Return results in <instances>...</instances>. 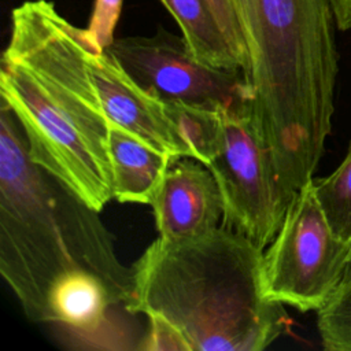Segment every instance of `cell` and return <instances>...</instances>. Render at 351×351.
Returning <instances> with one entry per match:
<instances>
[{
	"label": "cell",
	"mask_w": 351,
	"mask_h": 351,
	"mask_svg": "<svg viewBox=\"0 0 351 351\" xmlns=\"http://www.w3.org/2000/svg\"><path fill=\"white\" fill-rule=\"evenodd\" d=\"M88 38L52 1H23L11 14L0 90L32 162L101 211L114 199L110 119L88 70Z\"/></svg>",
	"instance_id": "6da1fadb"
},
{
	"label": "cell",
	"mask_w": 351,
	"mask_h": 351,
	"mask_svg": "<svg viewBox=\"0 0 351 351\" xmlns=\"http://www.w3.org/2000/svg\"><path fill=\"white\" fill-rule=\"evenodd\" d=\"M255 132L288 200L314 178L332 132L339 73L332 0H239Z\"/></svg>",
	"instance_id": "7a4b0ae2"
},
{
	"label": "cell",
	"mask_w": 351,
	"mask_h": 351,
	"mask_svg": "<svg viewBox=\"0 0 351 351\" xmlns=\"http://www.w3.org/2000/svg\"><path fill=\"white\" fill-rule=\"evenodd\" d=\"M263 251L223 226L188 239L158 237L132 267L126 310L165 317L191 351H262L291 325L284 304L263 293Z\"/></svg>",
	"instance_id": "3957f363"
},
{
	"label": "cell",
	"mask_w": 351,
	"mask_h": 351,
	"mask_svg": "<svg viewBox=\"0 0 351 351\" xmlns=\"http://www.w3.org/2000/svg\"><path fill=\"white\" fill-rule=\"evenodd\" d=\"M97 213L32 162L16 118L1 104L0 273L29 319L47 322L51 288L75 267L101 274L129 304L133 271L118 261Z\"/></svg>",
	"instance_id": "277c9868"
},
{
	"label": "cell",
	"mask_w": 351,
	"mask_h": 351,
	"mask_svg": "<svg viewBox=\"0 0 351 351\" xmlns=\"http://www.w3.org/2000/svg\"><path fill=\"white\" fill-rule=\"evenodd\" d=\"M350 243L332 230L313 180L296 191L262 258V289L269 300L302 313L321 310L340 287Z\"/></svg>",
	"instance_id": "5b68a950"
},
{
	"label": "cell",
	"mask_w": 351,
	"mask_h": 351,
	"mask_svg": "<svg viewBox=\"0 0 351 351\" xmlns=\"http://www.w3.org/2000/svg\"><path fill=\"white\" fill-rule=\"evenodd\" d=\"M206 166L221 192V226L265 250L291 200L281 189L270 151L258 137L248 110L222 112L215 151Z\"/></svg>",
	"instance_id": "8992f818"
},
{
	"label": "cell",
	"mask_w": 351,
	"mask_h": 351,
	"mask_svg": "<svg viewBox=\"0 0 351 351\" xmlns=\"http://www.w3.org/2000/svg\"><path fill=\"white\" fill-rule=\"evenodd\" d=\"M107 51L151 96L215 112L248 110L241 70L213 67L196 59L182 36L159 27L152 36L114 38Z\"/></svg>",
	"instance_id": "52a82bcc"
},
{
	"label": "cell",
	"mask_w": 351,
	"mask_h": 351,
	"mask_svg": "<svg viewBox=\"0 0 351 351\" xmlns=\"http://www.w3.org/2000/svg\"><path fill=\"white\" fill-rule=\"evenodd\" d=\"M86 63L97 97L111 122L123 126L174 159L192 158V151L169 117L166 104L145 92L90 34Z\"/></svg>",
	"instance_id": "ba28073f"
},
{
	"label": "cell",
	"mask_w": 351,
	"mask_h": 351,
	"mask_svg": "<svg viewBox=\"0 0 351 351\" xmlns=\"http://www.w3.org/2000/svg\"><path fill=\"white\" fill-rule=\"evenodd\" d=\"M159 237L206 234L222 222V197L211 170L193 158L176 159L151 203Z\"/></svg>",
	"instance_id": "9c48e42d"
},
{
	"label": "cell",
	"mask_w": 351,
	"mask_h": 351,
	"mask_svg": "<svg viewBox=\"0 0 351 351\" xmlns=\"http://www.w3.org/2000/svg\"><path fill=\"white\" fill-rule=\"evenodd\" d=\"M119 303L126 306V299L108 280L90 269L75 267L51 288L47 322L60 325L96 347L112 348L106 337L108 311Z\"/></svg>",
	"instance_id": "30bf717a"
},
{
	"label": "cell",
	"mask_w": 351,
	"mask_h": 351,
	"mask_svg": "<svg viewBox=\"0 0 351 351\" xmlns=\"http://www.w3.org/2000/svg\"><path fill=\"white\" fill-rule=\"evenodd\" d=\"M108 149L114 199L121 203L151 204L176 159L111 121Z\"/></svg>",
	"instance_id": "8fae6325"
},
{
	"label": "cell",
	"mask_w": 351,
	"mask_h": 351,
	"mask_svg": "<svg viewBox=\"0 0 351 351\" xmlns=\"http://www.w3.org/2000/svg\"><path fill=\"white\" fill-rule=\"evenodd\" d=\"M177 22L191 53L218 69L247 70V58L232 44L208 0H160Z\"/></svg>",
	"instance_id": "7c38bea8"
},
{
	"label": "cell",
	"mask_w": 351,
	"mask_h": 351,
	"mask_svg": "<svg viewBox=\"0 0 351 351\" xmlns=\"http://www.w3.org/2000/svg\"><path fill=\"white\" fill-rule=\"evenodd\" d=\"M313 186L335 234L351 243V143L340 165L326 177H314Z\"/></svg>",
	"instance_id": "4fadbf2b"
},
{
	"label": "cell",
	"mask_w": 351,
	"mask_h": 351,
	"mask_svg": "<svg viewBox=\"0 0 351 351\" xmlns=\"http://www.w3.org/2000/svg\"><path fill=\"white\" fill-rule=\"evenodd\" d=\"M317 329L328 351H351V281L341 284L317 311Z\"/></svg>",
	"instance_id": "5bb4252c"
},
{
	"label": "cell",
	"mask_w": 351,
	"mask_h": 351,
	"mask_svg": "<svg viewBox=\"0 0 351 351\" xmlns=\"http://www.w3.org/2000/svg\"><path fill=\"white\" fill-rule=\"evenodd\" d=\"M149 328L138 348L148 351H191L182 333L169 319L159 314L147 315Z\"/></svg>",
	"instance_id": "9a60e30c"
},
{
	"label": "cell",
	"mask_w": 351,
	"mask_h": 351,
	"mask_svg": "<svg viewBox=\"0 0 351 351\" xmlns=\"http://www.w3.org/2000/svg\"><path fill=\"white\" fill-rule=\"evenodd\" d=\"M123 0H95L88 32L92 38L107 48L114 41V32L122 12Z\"/></svg>",
	"instance_id": "2e32d148"
},
{
	"label": "cell",
	"mask_w": 351,
	"mask_h": 351,
	"mask_svg": "<svg viewBox=\"0 0 351 351\" xmlns=\"http://www.w3.org/2000/svg\"><path fill=\"white\" fill-rule=\"evenodd\" d=\"M208 1L225 34L232 41V44L247 58V62H248L239 0H208Z\"/></svg>",
	"instance_id": "e0dca14e"
},
{
	"label": "cell",
	"mask_w": 351,
	"mask_h": 351,
	"mask_svg": "<svg viewBox=\"0 0 351 351\" xmlns=\"http://www.w3.org/2000/svg\"><path fill=\"white\" fill-rule=\"evenodd\" d=\"M336 26L339 30H351V0H332Z\"/></svg>",
	"instance_id": "ac0fdd59"
},
{
	"label": "cell",
	"mask_w": 351,
	"mask_h": 351,
	"mask_svg": "<svg viewBox=\"0 0 351 351\" xmlns=\"http://www.w3.org/2000/svg\"><path fill=\"white\" fill-rule=\"evenodd\" d=\"M351 281V243H350V252H348V259H347V267H346V274L341 281V284ZM340 284V285H341Z\"/></svg>",
	"instance_id": "d6986e66"
}]
</instances>
